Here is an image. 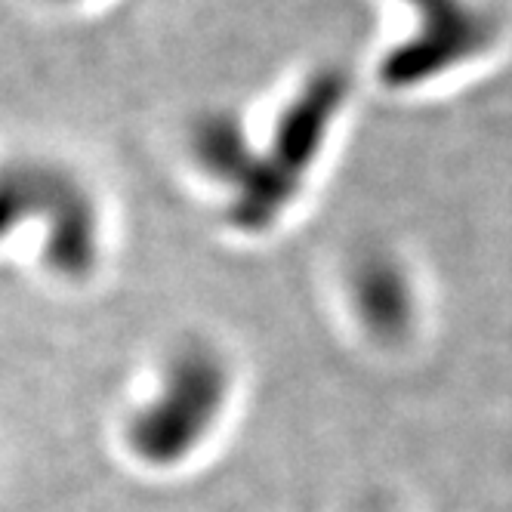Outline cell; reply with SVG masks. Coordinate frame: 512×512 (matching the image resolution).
I'll return each instance as SVG.
<instances>
[{
  "instance_id": "1",
  "label": "cell",
  "mask_w": 512,
  "mask_h": 512,
  "mask_svg": "<svg viewBox=\"0 0 512 512\" xmlns=\"http://www.w3.org/2000/svg\"><path fill=\"white\" fill-rule=\"evenodd\" d=\"M229 374L210 349L192 346L179 352L164 374L158 398L130 423V448L152 466L179 463L210 432L226 405Z\"/></svg>"
},
{
  "instance_id": "2",
  "label": "cell",
  "mask_w": 512,
  "mask_h": 512,
  "mask_svg": "<svg viewBox=\"0 0 512 512\" xmlns=\"http://www.w3.org/2000/svg\"><path fill=\"white\" fill-rule=\"evenodd\" d=\"M337 102L340 81L318 78L315 84H309L306 96L284 115L272 158L256 161L250 182L232 204V219L241 229H263L281 213V207L294 195L297 182L303 179L306 167L312 164Z\"/></svg>"
},
{
  "instance_id": "3",
  "label": "cell",
  "mask_w": 512,
  "mask_h": 512,
  "mask_svg": "<svg viewBox=\"0 0 512 512\" xmlns=\"http://www.w3.org/2000/svg\"><path fill=\"white\" fill-rule=\"evenodd\" d=\"M7 201H10V216L22 210L47 216L50 223L47 260L59 272L81 275L93 266V253H96L93 210L71 182L53 173H22V179H10Z\"/></svg>"
},
{
  "instance_id": "4",
  "label": "cell",
  "mask_w": 512,
  "mask_h": 512,
  "mask_svg": "<svg viewBox=\"0 0 512 512\" xmlns=\"http://www.w3.org/2000/svg\"><path fill=\"white\" fill-rule=\"evenodd\" d=\"M426 7V22L417 41L395 50L386 62L392 84H414L442 68L479 53L491 38V22L463 0H417Z\"/></svg>"
},
{
  "instance_id": "5",
  "label": "cell",
  "mask_w": 512,
  "mask_h": 512,
  "mask_svg": "<svg viewBox=\"0 0 512 512\" xmlns=\"http://www.w3.org/2000/svg\"><path fill=\"white\" fill-rule=\"evenodd\" d=\"M355 303L364 324L380 337L401 334L411 321V287L386 256H374L355 272Z\"/></svg>"
}]
</instances>
